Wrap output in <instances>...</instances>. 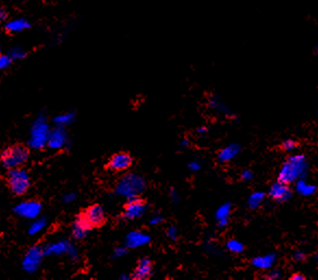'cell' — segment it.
Returning a JSON list of instances; mask_svg holds the SVG:
<instances>
[{
    "instance_id": "cell-5",
    "label": "cell",
    "mask_w": 318,
    "mask_h": 280,
    "mask_svg": "<svg viewBox=\"0 0 318 280\" xmlns=\"http://www.w3.org/2000/svg\"><path fill=\"white\" fill-rule=\"evenodd\" d=\"M41 210V205L36 200H30L20 204L15 208V213L26 218H34L40 215Z\"/></svg>"
},
{
    "instance_id": "cell-18",
    "label": "cell",
    "mask_w": 318,
    "mask_h": 280,
    "mask_svg": "<svg viewBox=\"0 0 318 280\" xmlns=\"http://www.w3.org/2000/svg\"><path fill=\"white\" fill-rule=\"evenodd\" d=\"M306 276L302 273H294L293 275H291L290 280H306Z\"/></svg>"
},
{
    "instance_id": "cell-8",
    "label": "cell",
    "mask_w": 318,
    "mask_h": 280,
    "mask_svg": "<svg viewBox=\"0 0 318 280\" xmlns=\"http://www.w3.org/2000/svg\"><path fill=\"white\" fill-rule=\"evenodd\" d=\"M92 228H93V226L87 220L85 215L84 214L79 215L77 220L74 221V225H73V230H72L73 237L77 238V239H82V238L85 237L86 232L88 230H91Z\"/></svg>"
},
{
    "instance_id": "cell-14",
    "label": "cell",
    "mask_w": 318,
    "mask_h": 280,
    "mask_svg": "<svg viewBox=\"0 0 318 280\" xmlns=\"http://www.w3.org/2000/svg\"><path fill=\"white\" fill-rule=\"evenodd\" d=\"M68 249V244L67 242H59V243H56V244H52L50 245L48 249H47V253H62V252H66Z\"/></svg>"
},
{
    "instance_id": "cell-19",
    "label": "cell",
    "mask_w": 318,
    "mask_h": 280,
    "mask_svg": "<svg viewBox=\"0 0 318 280\" xmlns=\"http://www.w3.org/2000/svg\"><path fill=\"white\" fill-rule=\"evenodd\" d=\"M8 19V12L3 8H0V23Z\"/></svg>"
},
{
    "instance_id": "cell-1",
    "label": "cell",
    "mask_w": 318,
    "mask_h": 280,
    "mask_svg": "<svg viewBox=\"0 0 318 280\" xmlns=\"http://www.w3.org/2000/svg\"><path fill=\"white\" fill-rule=\"evenodd\" d=\"M29 160V150L24 145L15 144L4 150L0 157L3 167L7 169L20 168Z\"/></svg>"
},
{
    "instance_id": "cell-17",
    "label": "cell",
    "mask_w": 318,
    "mask_h": 280,
    "mask_svg": "<svg viewBox=\"0 0 318 280\" xmlns=\"http://www.w3.org/2000/svg\"><path fill=\"white\" fill-rule=\"evenodd\" d=\"M228 246H229V249L233 252H240L242 250V245L236 241H231Z\"/></svg>"
},
{
    "instance_id": "cell-7",
    "label": "cell",
    "mask_w": 318,
    "mask_h": 280,
    "mask_svg": "<svg viewBox=\"0 0 318 280\" xmlns=\"http://www.w3.org/2000/svg\"><path fill=\"white\" fill-rule=\"evenodd\" d=\"M269 195L277 202H284L292 195V191L288 187V184L278 181L270 188Z\"/></svg>"
},
{
    "instance_id": "cell-3",
    "label": "cell",
    "mask_w": 318,
    "mask_h": 280,
    "mask_svg": "<svg viewBox=\"0 0 318 280\" xmlns=\"http://www.w3.org/2000/svg\"><path fill=\"white\" fill-rule=\"evenodd\" d=\"M132 165V157L125 152L117 153L108 161V169L111 171H123Z\"/></svg>"
},
{
    "instance_id": "cell-13",
    "label": "cell",
    "mask_w": 318,
    "mask_h": 280,
    "mask_svg": "<svg viewBox=\"0 0 318 280\" xmlns=\"http://www.w3.org/2000/svg\"><path fill=\"white\" fill-rule=\"evenodd\" d=\"M48 143L52 149H60L62 144L65 143V133L60 129L52 132L48 137Z\"/></svg>"
},
{
    "instance_id": "cell-11",
    "label": "cell",
    "mask_w": 318,
    "mask_h": 280,
    "mask_svg": "<svg viewBox=\"0 0 318 280\" xmlns=\"http://www.w3.org/2000/svg\"><path fill=\"white\" fill-rule=\"evenodd\" d=\"M150 237L147 235L143 234V232H139V231H134V232H131V234L126 237V245L129 247H139L142 245H145L147 244L148 242H150Z\"/></svg>"
},
{
    "instance_id": "cell-2",
    "label": "cell",
    "mask_w": 318,
    "mask_h": 280,
    "mask_svg": "<svg viewBox=\"0 0 318 280\" xmlns=\"http://www.w3.org/2000/svg\"><path fill=\"white\" fill-rule=\"evenodd\" d=\"M7 181L11 192L15 195L25 194L31 186L29 173L21 168L10 169Z\"/></svg>"
},
{
    "instance_id": "cell-20",
    "label": "cell",
    "mask_w": 318,
    "mask_h": 280,
    "mask_svg": "<svg viewBox=\"0 0 318 280\" xmlns=\"http://www.w3.org/2000/svg\"><path fill=\"white\" fill-rule=\"evenodd\" d=\"M167 234H168V237H170L171 239H176V238H177V229L173 228V227H172V228H170L168 230Z\"/></svg>"
},
{
    "instance_id": "cell-4",
    "label": "cell",
    "mask_w": 318,
    "mask_h": 280,
    "mask_svg": "<svg viewBox=\"0 0 318 280\" xmlns=\"http://www.w3.org/2000/svg\"><path fill=\"white\" fill-rule=\"evenodd\" d=\"M146 210V203L141 199L131 200L124 207V217L126 219H136L144 215Z\"/></svg>"
},
{
    "instance_id": "cell-16",
    "label": "cell",
    "mask_w": 318,
    "mask_h": 280,
    "mask_svg": "<svg viewBox=\"0 0 318 280\" xmlns=\"http://www.w3.org/2000/svg\"><path fill=\"white\" fill-rule=\"evenodd\" d=\"M298 146V143H296L295 141L293 140H287L282 142V144L280 145V150L283 151V152H289V151H292L293 149Z\"/></svg>"
},
{
    "instance_id": "cell-12",
    "label": "cell",
    "mask_w": 318,
    "mask_h": 280,
    "mask_svg": "<svg viewBox=\"0 0 318 280\" xmlns=\"http://www.w3.org/2000/svg\"><path fill=\"white\" fill-rule=\"evenodd\" d=\"M153 265L151 260L148 258H142V260L137 264V267L135 269L134 278L135 279H147L152 274Z\"/></svg>"
},
{
    "instance_id": "cell-10",
    "label": "cell",
    "mask_w": 318,
    "mask_h": 280,
    "mask_svg": "<svg viewBox=\"0 0 318 280\" xmlns=\"http://www.w3.org/2000/svg\"><path fill=\"white\" fill-rule=\"evenodd\" d=\"M47 140H48V135H47V125L41 122L36 123V126L33 130L32 144H33L35 147L43 146Z\"/></svg>"
},
{
    "instance_id": "cell-21",
    "label": "cell",
    "mask_w": 318,
    "mask_h": 280,
    "mask_svg": "<svg viewBox=\"0 0 318 280\" xmlns=\"http://www.w3.org/2000/svg\"><path fill=\"white\" fill-rule=\"evenodd\" d=\"M161 219L160 218H156V219H153V220H151V224H157V223H159V221H160Z\"/></svg>"
},
{
    "instance_id": "cell-15",
    "label": "cell",
    "mask_w": 318,
    "mask_h": 280,
    "mask_svg": "<svg viewBox=\"0 0 318 280\" xmlns=\"http://www.w3.org/2000/svg\"><path fill=\"white\" fill-rule=\"evenodd\" d=\"M46 226L45 223V219H37L35 223H33V225L31 226V229H30V234L31 235H34L37 234V232H40L41 229L44 228Z\"/></svg>"
},
{
    "instance_id": "cell-6",
    "label": "cell",
    "mask_w": 318,
    "mask_h": 280,
    "mask_svg": "<svg viewBox=\"0 0 318 280\" xmlns=\"http://www.w3.org/2000/svg\"><path fill=\"white\" fill-rule=\"evenodd\" d=\"M85 217L87 218V220L89 223L92 224L93 227H99L102 226L105 223V212L103 207L98 204H94L92 206H89V207L85 210Z\"/></svg>"
},
{
    "instance_id": "cell-9",
    "label": "cell",
    "mask_w": 318,
    "mask_h": 280,
    "mask_svg": "<svg viewBox=\"0 0 318 280\" xmlns=\"http://www.w3.org/2000/svg\"><path fill=\"white\" fill-rule=\"evenodd\" d=\"M40 257H41V251L40 247H32L24 258L23 265L26 271L32 272L34 271V269H36L40 262Z\"/></svg>"
}]
</instances>
